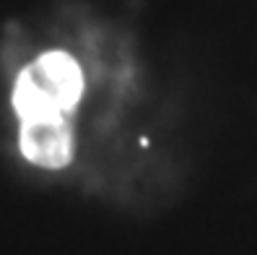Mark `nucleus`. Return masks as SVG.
Instances as JSON below:
<instances>
[{
	"label": "nucleus",
	"instance_id": "1",
	"mask_svg": "<svg viewBox=\"0 0 257 255\" xmlns=\"http://www.w3.org/2000/svg\"><path fill=\"white\" fill-rule=\"evenodd\" d=\"M83 97L81 65L68 52H44L29 63L13 86V110L19 117L68 115Z\"/></svg>",
	"mask_w": 257,
	"mask_h": 255
},
{
	"label": "nucleus",
	"instance_id": "2",
	"mask_svg": "<svg viewBox=\"0 0 257 255\" xmlns=\"http://www.w3.org/2000/svg\"><path fill=\"white\" fill-rule=\"evenodd\" d=\"M21 154L42 169H63L73 156V128L68 115L24 117L19 133Z\"/></svg>",
	"mask_w": 257,
	"mask_h": 255
}]
</instances>
